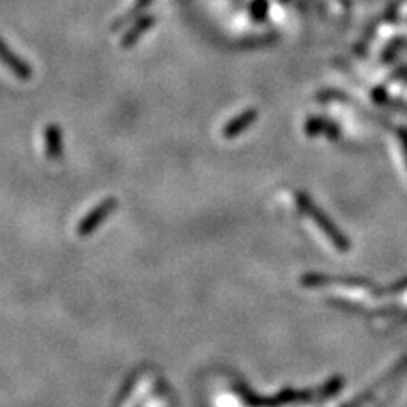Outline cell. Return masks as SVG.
<instances>
[{
	"label": "cell",
	"mask_w": 407,
	"mask_h": 407,
	"mask_svg": "<svg viewBox=\"0 0 407 407\" xmlns=\"http://www.w3.org/2000/svg\"><path fill=\"white\" fill-rule=\"evenodd\" d=\"M0 60H2V62L5 63V65L9 66L10 70L16 71V73L19 75L21 78H26V77H29V75H31L29 66L24 65V63L21 62L19 58H16V56H14L12 53L9 51V49H7V46L3 45L2 41H0Z\"/></svg>",
	"instance_id": "cell-1"
},
{
	"label": "cell",
	"mask_w": 407,
	"mask_h": 407,
	"mask_svg": "<svg viewBox=\"0 0 407 407\" xmlns=\"http://www.w3.org/2000/svg\"><path fill=\"white\" fill-rule=\"evenodd\" d=\"M251 119H253V114H243V116H239L236 119V124H230V127L226 130L227 138H231L230 134H236L243 130V127L248 126V124L251 123Z\"/></svg>",
	"instance_id": "cell-2"
}]
</instances>
